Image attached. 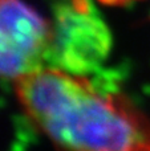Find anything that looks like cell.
I'll list each match as a JSON object with an SVG mask.
<instances>
[{
	"instance_id": "1",
	"label": "cell",
	"mask_w": 150,
	"mask_h": 151,
	"mask_svg": "<svg viewBox=\"0 0 150 151\" xmlns=\"http://www.w3.org/2000/svg\"><path fill=\"white\" fill-rule=\"evenodd\" d=\"M13 83L24 113L60 150L150 149V122L144 113L87 74L47 66Z\"/></svg>"
},
{
	"instance_id": "4",
	"label": "cell",
	"mask_w": 150,
	"mask_h": 151,
	"mask_svg": "<svg viewBox=\"0 0 150 151\" xmlns=\"http://www.w3.org/2000/svg\"><path fill=\"white\" fill-rule=\"evenodd\" d=\"M96 1L101 3L104 5H109V7H122V5L130 4L134 1H140V0H96Z\"/></svg>"
},
{
	"instance_id": "3",
	"label": "cell",
	"mask_w": 150,
	"mask_h": 151,
	"mask_svg": "<svg viewBox=\"0 0 150 151\" xmlns=\"http://www.w3.org/2000/svg\"><path fill=\"white\" fill-rule=\"evenodd\" d=\"M50 20L25 0H0V78H20L49 66Z\"/></svg>"
},
{
	"instance_id": "2",
	"label": "cell",
	"mask_w": 150,
	"mask_h": 151,
	"mask_svg": "<svg viewBox=\"0 0 150 151\" xmlns=\"http://www.w3.org/2000/svg\"><path fill=\"white\" fill-rule=\"evenodd\" d=\"M50 24L52 68L87 74L109 55L112 35L90 0H61Z\"/></svg>"
},
{
	"instance_id": "5",
	"label": "cell",
	"mask_w": 150,
	"mask_h": 151,
	"mask_svg": "<svg viewBox=\"0 0 150 151\" xmlns=\"http://www.w3.org/2000/svg\"><path fill=\"white\" fill-rule=\"evenodd\" d=\"M146 151H150V149H149V150H146Z\"/></svg>"
}]
</instances>
